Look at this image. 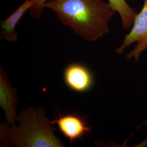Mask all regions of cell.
Here are the masks:
<instances>
[{
    "label": "cell",
    "mask_w": 147,
    "mask_h": 147,
    "mask_svg": "<svg viewBox=\"0 0 147 147\" xmlns=\"http://www.w3.org/2000/svg\"><path fill=\"white\" fill-rule=\"evenodd\" d=\"M51 9L64 26L88 42H95L110 32L109 22L116 11L103 0H49Z\"/></svg>",
    "instance_id": "obj_1"
},
{
    "label": "cell",
    "mask_w": 147,
    "mask_h": 147,
    "mask_svg": "<svg viewBox=\"0 0 147 147\" xmlns=\"http://www.w3.org/2000/svg\"><path fill=\"white\" fill-rule=\"evenodd\" d=\"M18 125H0L1 146L17 147H63L55 134L56 128L42 107H29L18 115Z\"/></svg>",
    "instance_id": "obj_2"
},
{
    "label": "cell",
    "mask_w": 147,
    "mask_h": 147,
    "mask_svg": "<svg viewBox=\"0 0 147 147\" xmlns=\"http://www.w3.org/2000/svg\"><path fill=\"white\" fill-rule=\"evenodd\" d=\"M135 43V47L127 54V61L138 62L142 53L147 49V0H144L142 9L137 13L130 31L125 36L115 53L121 55L127 47Z\"/></svg>",
    "instance_id": "obj_3"
},
{
    "label": "cell",
    "mask_w": 147,
    "mask_h": 147,
    "mask_svg": "<svg viewBox=\"0 0 147 147\" xmlns=\"http://www.w3.org/2000/svg\"><path fill=\"white\" fill-rule=\"evenodd\" d=\"M51 121L53 125H57L59 131L68 139L71 145L76 140H83L92 130L86 117L73 112L59 113Z\"/></svg>",
    "instance_id": "obj_4"
},
{
    "label": "cell",
    "mask_w": 147,
    "mask_h": 147,
    "mask_svg": "<svg viewBox=\"0 0 147 147\" xmlns=\"http://www.w3.org/2000/svg\"><path fill=\"white\" fill-rule=\"evenodd\" d=\"M63 80L68 88L79 93L87 92L92 89L94 80L90 69L80 62L69 63L65 67Z\"/></svg>",
    "instance_id": "obj_5"
},
{
    "label": "cell",
    "mask_w": 147,
    "mask_h": 147,
    "mask_svg": "<svg viewBox=\"0 0 147 147\" xmlns=\"http://www.w3.org/2000/svg\"><path fill=\"white\" fill-rule=\"evenodd\" d=\"M18 104L16 89L12 86L5 70L0 67V107L5 112L7 124L14 125L18 121Z\"/></svg>",
    "instance_id": "obj_6"
},
{
    "label": "cell",
    "mask_w": 147,
    "mask_h": 147,
    "mask_svg": "<svg viewBox=\"0 0 147 147\" xmlns=\"http://www.w3.org/2000/svg\"><path fill=\"white\" fill-rule=\"evenodd\" d=\"M32 5L30 0H26L21 4L11 16L5 20L1 21V39H5L9 42H14L18 40V34L16 31V27L22 17Z\"/></svg>",
    "instance_id": "obj_7"
},
{
    "label": "cell",
    "mask_w": 147,
    "mask_h": 147,
    "mask_svg": "<svg viewBox=\"0 0 147 147\" xmlns=\"http://www.w3.org/2000/svg\"><path fill=\"white\" fill-rule=\"evenodd\" d=\"M108 2L119 14L123 28L125 30L131 28L137 13L126 0H108Z\"/></svg>",
    "instance_id": "obj_8"
},
{
    "label": "cell",
    "mask_w": 147,
    "mask_h": 147,
    "mask_svg": "<svg viewBox=\"0 0 147 147\" xmlns=\"http://www.w3.org/2000/svg\"><path fill=\"white\" fill-rule=\"evenodd\" d=\"M32 3L31 8L30 9V14L32 18L39 19L42 18L45 4L49 0H30Z\"/></svg>",
    "instance_id": "obj_9"
},
{
    "label": "cell",
    "mask_w": 147,
    "mask_h": 147,
    "mask_svg": "<svg viewBox=\"0 0 147 147\" xmlns=\"http://www.w3.org/2000/svg\"><path fill=\"white\" fill-rule=\"evenodd\" d=\"M143 125H147V119L146 120V121L144 122V123H143Z\"/></svg>",
    "instance_id": "obj_10"
}]
</instances>
